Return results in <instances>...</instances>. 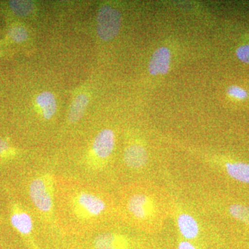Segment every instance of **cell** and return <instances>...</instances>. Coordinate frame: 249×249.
I'll return each instance as SVG.
<instances>
[{
	"instance_id": "obj_8",
	"label": "cell",
	"mask_w": 249,
	"mask_h": 249,
	"mask_svg": "<svg viewBox=\"0 0 249 249\" xmlns=\"http://www.w3.org/2000/svg\"><path fill=\"white\" fill-rule=\"evenodd\" d=\"M93 245L96 249H127L128 242L124 236L106 232L98 235Z\"/></svg>"
},
{
	"instance_id": "obj_9",
	"label": "cell",
	"mask_w": 249,
	"mask_h": 249,
	"mask_svg": "<svg viewBox=\"0 0 249 249\" xmlns=\"http://www.w3.org/2000/svg\"><path fill=\"white\" fill-rule=\"evenodd\" d=\"M178 229L181 235L187 240H193L197 237L199 228L194 217L190 214L183 213L178 217Z\"/></svg>"
},
{
	"instance_id": "obj_11",
	"label": "cell",
	"mask_w": 249,
	"mask_h": 249,
	"mask_svg": "<svg viewBox=\"0 0 249 249\" xmlns=\"http://www.w3.org/2000/svg\"><path fill=\"white\" fill-rule=\"evenodd\" d=\"M15 229L22 235H29L33 230V221L31 216L24 211H15L11 217Z\"/></svg>"
},
{
	"instance_id": "obj_1",
	"label": "cell",
	"mask_w": 249,
	"mask_h": 249,
	"mask_svg": "<svg viewBox=\"0 0 249 249\" xmlns=\"http://www.w3.org/2000/svg\"><path fill=\"white\" fill-rule=\"evenodd\" d=\"M58 200L62 217L78 227L94 225L108 209L104 196L88 187L73 186L59 192Z\"/></svg>"
},
{
	"instance_id": "obj_2",
	"label": "cell",
	"mask_w": 249,
	"mask_h": 249,
	"mask_svg": "<svg viewBox=\"0 0 249 249\" xmlns=\"http://www.w3.org/2000/svg\"><path fill=\"white\" fill-rule=\"evenodd\" d=\"M53 182L49 175L34 178L29 186V195L36 207L42 213H52L53 209Z\"/></svg>"
},
{
	"instance_id": "obj_6",
	"label": "cell",
	"mask_w": 249,
	"mask_h": 249,
	"mask_svg": "<svg viewBox=\"0 0 249 249\" xmlns=\"http://www.w3.org/2000/svg\"><path fill=\"white\" fill-rule=\"evenodd\" d=\"M171 53L170 49L165 47H160L152 54L148 64L150 74L156 76L165 74L170 69Z\"/></svg>"
},
{
	"instance_id": "obj_18",
	"label": "cell",
	"mask_w": 249,
	"mask_h": 249,
	"mask_svg": "<svg viewBox=\"0 0 249 249\" xmlns=\"http://www.w3.org/2000/svg\"><path fill=\"white\" fill-rule=\"evenodd\" d=\"M236 55L241 62L249 64V44L238 47L236 50Z\"/></svg>"
},
{
	"instance_id": "obj_3",
	"label": "cell",
	"mask_w": 249,
	"mask_h": 249,
	"mask_svg": "<svg viewBox=\"0 0 249 249\" xmlns=\"http://www.w3.org/2000/svg\"><path fill=\"white\" fill-rule=\"evenodd\" d=\"M96 31L98 37L108 42L119 34L121 24V15L118 10L104 5L98 11L96 18Z\"/></svg>"
},
{
	"instance_id": "obj_4",
	"label": "cell",
	"mask_w": 249,
	"mask_h": 249,
	"mask_svg": "<svg viewBox=\"0 0 249 249\" xmlns=\"http://www.w3.org/2000/svg\"><path fill=\"white\" fill-rule=\"evenodd\" d=\"M126 206L129 213L137 220L148 219L155 213L153 200L144 193H135L129 196Z\"/></svg>"
},
{
	"instance_id": "obj_12",
	"label": "cell",
	"mask_w": 249,
	"mask_h": 249,
	"mask_svg": "<svg viewBox=\"0 0 249 249\" xmlns=\"http://www.w3.org/2000/svg\"><path fill=\"white\" fill-rule=\"evenodd\" d=\"M89 103V98L85 93H80L71 103L68 114V120L75 124L81 119Z\"/></svg>"
},
{
	"instance_id": "obj_14",
	"label": "cell",
	"mask_w": 249,
	"mask_h": 249,
	"mask_svg": "<svg viewBox=\"0 0 249 249\" xmlns=\"http://www.w3.org/2000/svg\"><path fill=\"white\" fill-rule=\"evenodd\" d=\"M10 7L15 14L21 17H25L33 12L34 4L30 1H9Z\"/></svg>"
},
{
	"instance_id": "obj_10",
	"label": "cell",
	"mask_w": 249,
	"mask_h": 249,
	"mask_svg": "<svg viewBox=\"0 0 249 249\" xmlns=\"http://www.w3.org/2000/svg\"><path fill=\"white\" fill-rule=\"evenodd\" d=\"M36 103L42 109V115L45 119H50L56 112V100L50 91L40 93L36 97Z\"/></svg>"
},
{
	"instance_id": "obj_5",
	"label": "cell",
	"mask_w": 249,
	"mask_h": 249,
	"mask_svg": "<svg viewBox=\"0 0 249 249\" xmlns=\"http://www.w3.org/2000/svg\"><path fill=\"white\" fill-rule=\"evenodd\" d=\"M115 136L110 129L101 130L95 137L93 142V154L100 160L108 158L114 150Z\"/></svg>"
},
{
	"instance_id": "obj_20",
	"label": "cell",
	"mask_w": 249,
	"mask_h": 249,
	"mask_svg": "<svg viewBox=\"0 0 249 249\" xmlns=\"http://www.w3.org/2000/svg\"><path fill=\"white\" fill-rule=\"evenodd\" d=\"M178 249H196L193 244L188 241H182L178 244Z\"/></svg>"
},
{
	"instance_id": "obj_17",
	"label": "cell",
	"mask_w": 249,
	"mask_h": 249,
	"mask_svg": "<svg viewBox=\"0 0 249 249\" xmlns=\"http://www.w3.org/2000/svg\"><path fill=\"white\" fill-rule=\"evenodd\" d=\"M227 93L231 97L237 100H245L248 98L249 93L247 90L237 85H232L227 89Z\"/></svg>"
},
{
	"instance_id": "obj_19",
	"label": "cell",
	"mask_w": 249,
	"mask_h": 249,
	"mask_svg": "<svg viewBox=\"0 0 249 249\" xmlns=\"http://www.w3.org/2000/svg\"><path fill=\"white\" fill-rule=\"evenodd\" d=\"M10 147L3 139H0V157H9L10 155Z\"/></svg>"
},
{
	"instance_id": "obj_13",
	"label": "cell",
	"mask_w": 249,
	"mask_h": 249,
	"mask_svg": "<svg viewBox=\"0 0 249 249\" xmlns=\"http://www.w3.org/2000/svg\"><path fill=\"white\" fill-rule=\"evenodd\" d=\"M226 170L229 176L234 179L249 183V164L243 162H228Z\"/></svg>"
},
{
	"instance_id": "obj_16",
	"label": "cell",
	"mask_w": 249,
	"mask_h": 249,
	"mask_svg": "<svg viewBox=\"0 0 249 249\" xmlns=\"http://www.w3.org/2000/svg\"><path fill=\"white\" fill-rule=\"evenodd\" d=\"M9 36L16 42H21L27 40L28 37L27 31L25 28L21 26H16L11 28L9 32Z\"/></svg>"
},
{
	"instance_id": "obj_15",
	"label": "cell",
	"mask_w": 249,
	"mask_h": 249,
	"mask_svg": "<svg viewBox=\"0 0 249 249\" xmlns=\"http://www.w3.org/2000/svg\"><path fill=\"white\" fill-rule=\"evenodd\" d=\"M232 217L249 225V207L242 204H233L229 207Z\"/></svg>"
},
{
	"instance_id": "obj_7",
	"label": "cell",
	"mask_w": 249,
	"mask_h": 249,
	"mask_svg": "<svg viewBox=\"0 0 249 249\" xmlns=\"http://www.w3.org/2000/svg\"><path fill=\"white\" fill-rule=\"evenodd\" d=\"M124 163L133 169L142 168L147 161L146 150L138 144L129 145L126 147L124 155Z\"/></svg>"
}]
</instances>
